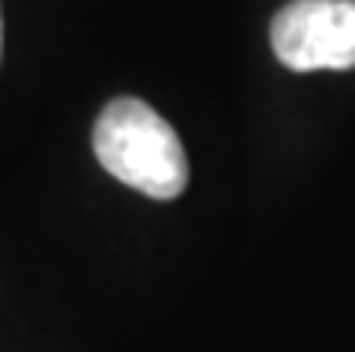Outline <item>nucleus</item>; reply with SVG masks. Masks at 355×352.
Here are the masks:
<instances>
[{"instance_id": "nucleus-1", "label": "nucleus", "mask_w": 355, "mask_h": 352, "mask_svg": "<svg viewBox=\"0 0 355 352\" xmlns=\"http://www.w3.org/2000/svg\"><path fill=\"white\" fill-rule=\"evenodd\" d=\"M94 155L104 173L155 201L180 198L191 180L176 130L137 97H115L104 105L94 126Z\"/></svg>"}, {"instance_id": "nucleus-2", "label": "nucleus", "mask_w": 355, "mask_h": 352, "mask_svg": "<svg viewBox=\"0 0 355 352\" xmlns=\"http://www.w3.org/2000/svg\"><path fill=\"white\" fill-rule=\"evenodd\" d=\"M269 40L291 72L355 69V0H291L277 11Z\"/></svg>"}, {"instance_id": "nucleus-3", "label": "nucleus", "mask_w": 355, "mask_h": 352, "mask_svg": "<svg viewBox=\"0 0 355 352\" xmlns=\"http://www.w3.org/2000/svg\"><path fill=\"white\" fill-rule=\"evenodd\" d=\"M0 44H4V26H0Z\"/></svg>"}]
</instances>
